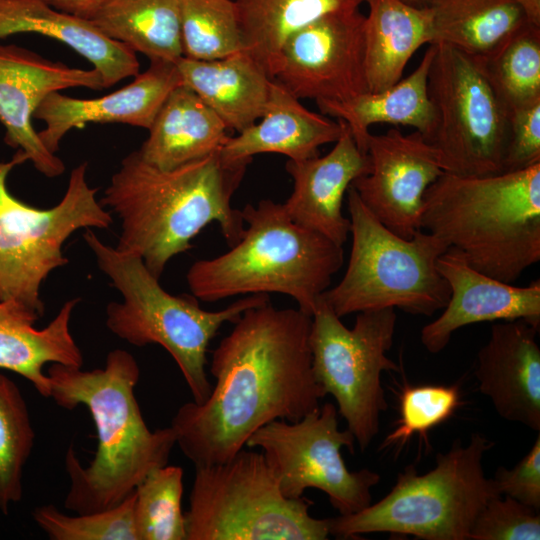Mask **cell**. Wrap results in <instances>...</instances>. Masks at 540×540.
Here are the masks:
<instances>
[{
    "label": "cell",
    "instance_id": "obj_2",
    "mask_svg": "<svg viewBox=\"0 0 540 540\" xmlns=\"http://www.w3.org/2000/svg\"><path fill=\"white\" fill-rule=\"evenodd\" d=\"M46 373L50 398L64 409L86 407L97 431V449L88 466H82L72 447L67 450V510L82 514L112 508L151 470L168 464L176 437L171 427L148 428L135 397L140 368L131 353L114 349L104 367L94 370L52 363Z\"/></svg>",
    "mask_w": 540,
    "mask_h": 540
},
{
    "label": "cell",
    "instance_id": "obj_14",
    "mask_svg": "<svg viewBox=\"0 0 540 540\" xmlns=\"http://www.w3.org/2000/svg\"><path fill=\"white\" fill-rule=\"evenodd\" d=\"M364 28L359 9L305 26L284 44L272 80L299 100L344 101L368 92Z\"/></svg>",
    "mask_w": 540,
    "mask_h": 540
},
{
    "label": "cell",
    "instance_id": "obj_8",
    "mask_svg": "<svg viewBox=\"0 0 540 540\" xmlns=\"http://www.w3.org/2000/svg\"><path fill=\"white\" fill-rule=\"evenodd\" d=\"M347 203L352 247L346 272L319 299L340 318L382 308L426 316L442 310L451 290L437 260L448 245L422 229L410 239L398 236L366 208L352 186Z\"/></svg>",
    "mask_w": 540,
    "mask_h": 540
},
{
    "label": "cell",
    "instance_id": "obj_19",
    "mask_svg": "<svg viewBox=\"0 0 540 540\" xmlns=\"http://www.w3.org/2000/svg\"><path fill=\"white\" fill-rule=\"evenodd\" d=\"M539 329L523 319L495 323L478 351L479 390L500 417L540 431Z\"/></svg>",
    "mask_w": 540,
    "mask_h": 540
},
{
    "label": "cell",
    "instance_id": "obj_16",
    "mask_svg": "<svg viewBox=\"0 0 540 540\" xmlns=\"http://www.w3.org/2000/svg\"><path fill=\"white\" fill-rule=\"evenodd\" d=\"M75 87L104 88L95 68L70 67L17 45L0 44V122L6 131L4 141L22 150L28 161L49 178L63 174L65 165L44 146L32 118L49 94Z\"/></svg>",
    "mask_w": 540,
    "mask_h": 540
},
{
    "label": "cell",
    "instance_id": "obj_23",
    "mask_svg": "<svg viewBox=\"0 0 540 540\" xmlns=\"http://www.w3.org/2000/svg\"><path fill=\"white\" fill-rule=\"evenodd\" d=\"M79 301H66L45 327L37 328L38 314L19 303L0 300V369L19 374L41 396L50 398L45 366L59 363L82 367L84 362L70 329Z\"/></svg>",
    "mask_w": 540,
    "mask_h": 540
},
{
    "label": "cell",
    "instance_id": "obj_31",
    "mask_svg": "<svg viewBox=\"0 0 540 540\" xmlns=\"http://www.w3.org/2000/svg\"><path fill=\"white\" fill-rule=\"evenodd\" d=\"M483 67L509 113L539 101L540 27L525 23Z\"/></svg>",
    "mask_w": 540,
    "mask_h": 540
},
{
    "label": "cell",
    "instance_id": "obj_12",
    "mask_svg": "<svg viewBox=\"0 0 540 540\" xmlns=\"http://www.w3.org/2000/svg\"><path fill=\"white\" fill-rule=\"evenodd\" d=\"M428 95L435 114L428 142L437 150L444 173L467 177L504 173L510 113L483 64L451 46L434 44Z\"/></svg>",
    "mask_w": 540,
    "mask_h": 540
},
{
    "label": "cell",
    "instance_id": "obj_25",
    "mask_svg": "<svg viewBox=\"0 0 540 540\" xmlns=\"http://www.w3.org/2000/svg\"><path fill=\"white\" fill-rule=\"evenodd\" d=\"M148 130L137 151L163 170L214 154L230 137L219 116L184 84L168 95Z\"/></svg>",
    "mask_w": 540,
    "mask_h": 540
},
{
    "label": "cell",
    "instance_id": "obj_10",
    "mask_svg": "<svg viewBox=\"0 0 540 540\" xmlns=\"http://www.w3.org/2000/svg\"><path fill=\"white\" fill-rule=\"evenodd\" d=\"M28 161L22 150L0 160V300L19 303L40 317L41 287L66 265L63 246L78 230L108 229L113 218L87 181V163L72 169L62 199L43 209L15 197L8 189L11 170Z\"/></svg>",
    "mask_w": 540,
    "mask_h": 540
},
{
    "label": "cell",
    "instance_id": "obj_30",
    "mask_svg": "<svg viewBox=\"0 0 540 540\" xmlns=\"http://www.w3.org/2000/svg\"><path fill=\"white\" fill-rule=\"evenodd\" d=\"M244 50L272 79L287 40L321 17L359 9L365 0H233Z\"/></svg>",
    "mask_w": 540,
    "mask_h": 540
},
{
    "label": "cell",
    "instance_id": "obj_38",
    "mask_svg": "<svg viewBox=\"0 0 540 540\" xmlns=\"http://www.w3.org/2000/svg\"><path fill=\"white\" fill-rule=\"evenodd\" d=\"M537 163H540V100L510 112L504 172L522 170Z\"/></svg>",
    "mask_w": 540,
    "mask_h": 540
},
{
    "label": "cell",
    "instance_id": "obj_7",
    "mask_svg": "<svg viewBox=\"0 0 540 540\" xmlns=\"http://www.w3.org/2000/svg\"><path fill=\"white\" fill-rule=\"evenodd\" d=\"M493 446L479 433L463 445L436 456V466L419 475L414 465L398 473L391 491L359 512L328 518L329 535L354 539L367 533L388 532L424 540H470L478 514L501 496L492 478L485 477L484 454Z\"/></svg>",
    "mask_w": 540,
    "mask_h": 540
},
{
    "label": "cell",
    "instance_id": "obj_4",
    "mask_svg": "<svg viewBox=\"0 0 540 540\" xmlns=\"http://www.w3.org/2000/svg\"><path fill=\"white\" fill-rule=\"evenodd\" d=\"M421 229L512 284L540 261V163L489 176L443 173L424 194Z\"/></svg>",
    "mask_w": 540,
    "mask_h": 540
},
{
    "label": "cell",
    "instance_id": "obj_6",
    "mask_svg": "<svg viewBox=\"0 0 540 540\" xmlns=\"http://www.w3.org/2000/svg\"><path fill=\"white\" fill-rule=\"evenodd\" d=\"M93 230L85 229L84 241L122 297L106 307L107 328L131 345L163 347L178 365L193 401L203 403L212 390L206 373L211 340L224 323H234L245 310L269 303V295H247L224 309L204 310L195 296L164 290L139 256L105 244Z\"/></svg>",
    "mask_w": 540,
    "mask_h": 540
},
{
    "label": "cell",
    "instance_id": "obj_1",
    "mask_svg": "<svg viewBox=\"0 0 540 540\" xmlns=\"http://www.w3.org/2000/svg\"><path fill=\"white\" fill-rule=\"evenodd\" d=\"M312 316L270 302L245 310L212 352L215 384L201 404L179 407L171 428L195 467L221 464L275 420L296 422L326 395L309 345Z\"/></svg>",
    "mask_w": 540,
    "mask_h": 540
},
{
    "label": "cell",
    "instance_id": "obj_13",
    "mask_svg": "<svg viewBox=\"0 0 540 540\" xmlns=\"http://www.w3.org/2000/svg\"><path fill=\"white\" fill-rule=\"evenodd\" d=\"M337 414L327 402L299 421H272L254 432L246 447L263 451L285 497L300 498L315 488L340 515H349L371 504V489L380 475L369 469L348 470L340 450L354 453L355 438L348 429H339Z\"/></svg>",
    "mask_w": 540,
    "mask_h": 540
},
{
    "label": "cell",
    "instance_id": "obj_34",
    "mask_svg": "<svg viewBox=\"0 0 540 540\" xmlns=\"http://www.w3.org/2000/svg\"><path fill=\"white\" fill-rule=\"evenodd\" d=\"M35 433L23 395L0 373V510L23 496V469L34 445Z\"/></svg>",
    "mask_w": 540,
    "mask_h": 540
},
{
    "label": "cell",
    "instance_id": "obj_39",
    "mask_svg": "<svg viewBox=\"0 0 540 540\" xmlns=\"http://www.w3.org/2000/svg\"><path fill=\"white\" fill-rule=\"evenodd\" d=\"M500 495L527 506L540 508V437L530 451L512 468L500 466L492 478Z\"/></svg>",
    "mask_w": 540,
    "mask_h": 540
},
{
    "label": "cell",
    "instance_id": "obj_15",
    "mask_svg": "<svg viewBox=\"0 0 540 540\" xmlns=\"http://www.w3.org/2000/svg\"><path fill=\"white\" fill-rule=\"evenodd\" d=\"M367 154L371 170L351 186L386 228L412 238L421 230L424 194L444 173L437 150L418 131L403 134L391 128L369 135Z\"/></svg>",
    "mask_w": 540,
    "mask_h": 540
},
{
    "label": "cell",
    "instance_id": "obj_22",
    "mask_svg": "<svg viewBox=\"0 0 540 540\" xmlns=\"http://www.w3.org/2000/svg\"><path fill=\"white\" fill-rule=\"evenodd\" d=\"M25 32L72 48L100 73L104 88L139 73L136 53L107 38L87 19L59 11L44 0H0V41Z\"/></svg>",
    "mask_w": 540,
    "mask_h": 540
},
{
    "label": "cell",
    "instance_id": "obj_35",
    "mask_svg": "<svg viewBox=\"0 0 540 540\" xmlns=\"http://www.w3.org/2000/svg\"><path fill=\"white\" fill-rule=\"evenodd\" d=\"M134 491L120 504L97 512L68 515L53 504L32 513L35 523L51 540H137Z\"/></svg>",
    "mask_w": 540,
    "mask_h": 540
},
{
    "label": "cell",
    "instance_id": "obj_28",
    "mask_svg": "<svg viewBox=\"0 0 540 540\" xmlns=\"http://www.w3.org/2000/svg\"><path fill=\"white\" fill-rule=\"evenodd\" d=\"M433 43L451 46L484 64L527 19L512 0H432Z\"/></svg>",
    "mask_w": 540,
    "mask_h": 540
},
{
    "label": "cell",
    "instance_id": "obj_27",
    "mask_svg": "<svg viewBox=\"0 0 540 540\" xmlns=\"http://www.w3.org/2000/svg\"><path fill=\"white\" fill-rule=\"evenodd\" d=\"M365 2V75L368 92H379L400 81L413 54L433 43L432 12L402 0Z\"/></svg>",
    "mask_w": 540,
    "mask_h": 540
},
{
    "label": "cell",
    "instance_id": "obj_17",
    "mask_svg": "<svg viewBox=\"0 0 540 540\" xmlns=\"http://www.w3.org/2000/svg\"><path fill=\"white\" fill-rule=\"evenodd\" d=\"M437 268L451 295L442 314L421 330L428 352H441L452 334L467 325L485 321L523 319L540 328V280L516 287L473 269L454 248L437 260Z\"/></svg>",
    "mask_w": 540,
    "mask_h": 540
},
{
    "label": "cell",
    "instance_id": "obj_20",
    "mask_svg": "<svg viewBox=\"0 0 540 540\" xmlns=\"http://www.w3.org/2000/svg\"><path fill=\"white\" fill-rule=\"evenodd\" d=\"M285 169L293 190L283 206L296 223L343 246L350 233V219L342 213L344 195L352 182L371 170L370 158L361 152L348 127L324 156L288 160Z\"/></svg>",
    "mask_w": 540,
    "mask_h": 540
},
{
    "label": "cell",
    "instance_id": "obj_33",
    "mask_svg": "<svg viewBox=\"0 0 540 540\" xmlns=\"http://www.w3.org/2000/svg\"><path fill=\"white\" fill-rule=\"evenodd\" d=\"M183 57L211 61L244 50L233 0H179Z\"/></svg>",
    "mask_w": 540,
    "mask_h": 540
},
{
    "label": "cell",
    "instance_id": "obj_3",
    "mask_svg": "<svg viewBox=\"0 0 540 540\" xmlns=\"http://www.w3.org/2000/svg\"><path fill=\"white\" fill-rule=\"evenodd\" d=\"M223 162L216 152L173 169H159L138 151L124 157L100 202L120 220L119 250L139 256L158 279L168 262L192 247L210 223H218L231 247L245 226L231 200L247 166Z\"/></svg>",
    "mask_w": 540,
    "mask_h": 540
},
{
    "label": "cell",
    "instance_id": "obj_18",
    "mask_svg": "<svg viewBox=\"0 0 540 540\" xmlns=\"http://www.w3.org/2000/svg\"><path fill=\"white\" fill-rule=\"evenodd\" d=\"M181 84L176 62L151 60L149 67L131 83L99 98L79 99L52 92L33 116L46 125L38 136L55 154L71 129L89 123H122L149 129L168 95Z\"/></svg>",
    "mask_w": 540,
    "mask_h": 540
},
{
    "label": "cell",
    "instance_id": "obj_29",
    "mask_svg": "<svg viewBox=\"0 0 540 540\" xmlns=\"http://www.w3.org/2000/svg\"><path fill=\"white\" fill-rule=\"evenodd\" d=\"M84 18L150 61L183 57L179 0H96Z\"/></svg>",
    "mask_w": 540,
    "mask_h": 540
},
{
    "label": "cell",
    "instance_id": "obj_40",
    "mask_svg": "<svg viewBox=\"0 0 540 540\" xmlns=\"http://www.w3.org/2000/svg\"><path fill=\"white\" fill-rule=\"evenodd\" d=\"M53 8L69 14L85 17L96 0H44Z\"/></svg>",
    "mask_w": 540,
    "mask_h": 540
},
{
    "label": "cell",
    "instance_id": "obj_36",
    "mask_svg": "<svg viewBox=\"0 0 540 540\" xmlns=\"http://www.w3.org/2000/svg\"><path fill=\"white\" fill-rule=\"evenodd\" d=\"M399 403L400 418L381 448L402 446L415 434L425 437L430 429L453 415L460 403V393L457 385L406 386Z\"/></svg>",
    "mask_w": 540,
    "mask_h": 540
},
{
    "label": "cell",
    "instance_id": "obj_26",
    "mask_svg": "<svg viewBox=\"0 0 540 540\" xmlns=\"http://www.w3.org/2000/svg\"><path fill=\"white\" fill-rule=\"evenodd\" d=\"M434 55L430 44L420 63L407 77L379 92H365L344 101L320 100L322 114L346 124L358 149L367 153L369 129L375 124L410 126L428 141L435 114L428 95V73Z\"/></svg>",
    "mask_w": 540,
    "mask_h": 540
},
{
    "label": "cell",
    "instance_id": "obj_24",
    "mask_svg": "<svg viewBox=\"0 0 540 540\" xmlns=\"http://www.w3.org/2000/svg\"><path fill=\"white\" fill-rule=\"evenodd\" d=\"M176 63L182 84L192 89L228 129L239 133L262 116L271 78L246 50L211 61L181 57Z\"/></svg>",
    "mask_w": 540,
    "mask_h": 540
},
{
    "label": "cell",
    "instance_id": "obj_32",
    "mask_svg": "<svg viewBox=\"0 0 540 540\" xmlns=\"http://www.w3.org/2000/svg\"><path fill=\"white\" fill-rule=\"evenodd\" d=\"M182 496L181 467L166 464L151 470L134 490L137 540H186Z\"/></svg>",
    "mask_w": 540,
    "mask_h": 540
},
{
    "label": "cell",
    "instance_id": "obj_37",
    "mask_svg": "<svg viewBox=\"0 0 540 540\" xmlns=\"http://www.w3.org/2000/svg\"><path fill=\"white\" fill-rule=\"evenodd\" d=\"M539 539V510L502 495L488 500L470 531V540Z\"/></svg>",
    "mask_w": 540,
    "mask_h": 540
},
{
    "label": "cell",
    "instance_id": "obj_5",
    "mask_svg": "<svg viewBox=\"0 0 540 540\" xmlns=\"http://www.w3.org/2000/svg\"><path fill=\"white\" fill-rule=\"evenodd\" d=\"M247 224L230 250L193 263L186 275L193 296L216 302L236 295L279 293L312 316L320 295L344 262L343 246L294 222L270 199L241 210Z\"/></svg>",
    "mask_w": 540,
    "mask_h": 540
},
{
    "label": "cell",
    "instance_id": "obj_42",
    "mask_svg": "<svg viewBox=\"0 0 540 540\" xmlns=\"http://www.w3.org/2000/svg\"><path fill=\"white\" fill-rule=\"evenodd\" d=\"M415 6H428L432 0H402Z\"/></svg>",
    "mask_w": 540,
    "mask_h": 540
},
{
    "label": "cell",
    "instance_id": "obj_21",
    "mask_svg": "<svg viewBox=\"0 0 540 540\" xmlns=\"http://www.w3.org/2000/svg\"><path fill=\"white\" fill-rule=\"evenodd\" d=\"M342 131V121L308 110L271 79L260 119L237 136H230L218 153L227 164L251 162L253 156L261 153H277L301 161L317 156L320 146L335 143Z\"/></svg>",
    "mask_w": 540,
    "mask_h": 540
},
{
    "label": "cell",
    "instance_id": "obj_41",
    "mask_svg": "<svg viewBox=\"0 0 540 540\" xmlns=\"http://www.w3.org/2000/svg\"><path fill=\"white\" fill-rule=\"evenodd\" d=\"M523 11L527 21L540 27V0H512Z\"/></svg>",
    "mask_w": 540,
    "mask_h": 540
},
{
    "label": "cell",
    "instance_id": "obj_11",
    "mask_svg": "<svg viewBox=\"0 0 540 540\" xmlns=\"http://www.w3.org/2000/svg\"><path fill=\"white\" fill-rule=\"evenodd\" d=\"M396 320L394 308L368 310L359 312L349 329L321 299L312 314L309 345L315 379L336 400L361 451L378 434L380 414L388 407L381 374L399 371L387 356Z\"/></svg>",
    "mask_w": 540,
    "mask_h": 540
},
{
    "label": "cell",
    "instance_id": "obj_9",
    "mask_svg": "<svg viewBox=\"0 0 540 540\" xmlns=\"http://www.w3.org/2000/svg\"><path fill=\"white\" fill-rule=\"evenodd\" d=\"M312 505L285 497L264 454L243 448L224 463L195 467L186 540H325L328 518L312 517Z\"/></svg>",
    "mask_w": 540,
    "mask_h": 540
}]
</instances>
